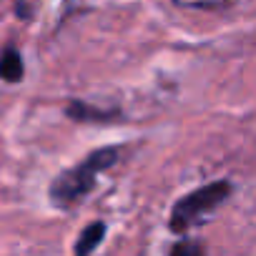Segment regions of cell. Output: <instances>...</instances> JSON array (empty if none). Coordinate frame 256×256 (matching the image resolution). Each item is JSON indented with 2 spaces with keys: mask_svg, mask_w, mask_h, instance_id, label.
<instances>
[{
  "mask_svg": "<svg viewBox=\"0 0 256 256\" xmlns=\"http://www.w3.org/2000/svg\"><path fill=\"white\" fill-rule=\"evenodd\" d=\"M103 236H106V224L103 221H96V224L86 226L83 234H80V238H78V244H76V254L78 256H86V254L96 251V246H100Z\"/></svg>",
  "mask_w": 256,
  "mask_h": 256,
  "instance_id": "obj_4",
  "label": "cell"
},
{
  "mask_svg": "<svg viewBox=\"0 0 256 256\" xmlns=\"http://www.w3.org/2000/svg\"><path fill=\"white\" fill-rule=\"evenodd\" d=\"M174 6L184 10H221L226 0H174Z\"/></svg>",
  "mask_w": 256,
  "mask_h": 256,
  "instance_id": "obj_6",
  "label": "cell"
},
{
  "mask_svg": "<svg viewBox=\"0 0 256 256\" xmlns=\"http://www.w3.org/2000/svg\"><path fill=\"white\" fill-rule=\"evenodd\" d=\"M184 251L201 254V246H196V244H181V246H176V248H174V254H184Z\"/></svg>",
  "mask_w": 256,
  "mask_h": 256,
  "instance_id": "obj_7",
  "label": "cell"
},
{
  "mask_svg": "<svg viewBox=\"0 0 256 256\" xmlns=\"http://www.w3.org/2000/svg\"><path fill=\"white\" fill-rule=\"evenodd\" d=\"M23 73H26V66H23V58H20V50L8 46L0 56V78L6 83H18L23 80Z\"/></svg>",
  "mask_w": 256,
  "mask_h": 256,
  "instance_id": "obj_3",
  "label": "cell"
},
{
  "mask_svg": "<svg viewBox=\"0 0 256 256\" xmlns=\"http://www.w3.org/2000/svg\"><path fill=\"white\" fill-rule=\"evenodd\" d=\"M118 158H120V148L118 146H108V148H98V151L88 154V158H83L78 166L63 171L50 184V201L58 208L78 206L93 191L98 176L103 171H108L113 164H118Z\"/></svg>",
  "mask_w": 256,
  "mask_h": 256,
  "instance_id": "obj_1",
  "label": "cell"
},
{
  "mask_svg": "<svg viewBox=\"0 0 256 256\" xmlns=\"http://www.w3.org/2000/svg\"><path fill=\"white\" fill-rule=\"evenodd\" d=\"M68 116L76 120H110V113H103L98 108H88L86 103H70L68 106Z\"/></svg>",
  "mask_w": 256,
  "mask_h": 256,
  "instance_id": "obj_5",
  "label": "cell"
},
{
  "mask_svg": "<svg viewBox=\"0 0 256 256\" xmlns=\"http://www.w3.org/2000/svg\"><path fill=\"white\" fill-rule=\"evenodd\" d=\"M231 196V184L228 181H216V184H206L191 194H186L181 201L174 204L171 208V218L168 226L174 234H186L194 226H201L218 206L226 204V198Z\"/></svg>",
  "mask_w": 256,
  "mask_h": 256,
  "instance_id": "obj_2",
  "label": "cell"
}]
</instances>
